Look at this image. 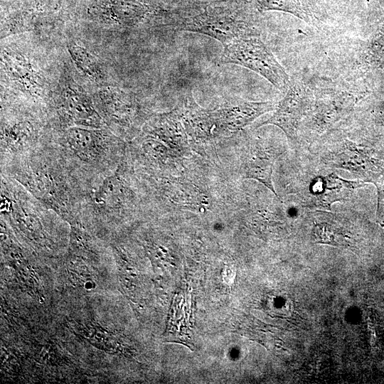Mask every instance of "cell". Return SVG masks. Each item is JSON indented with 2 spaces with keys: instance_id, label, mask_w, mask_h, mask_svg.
<instances>
[{
  "instance_id": "obj_1",
  "label": "cell",
  "mask_w": 384,
  "mask_h": 384,
  "mask_svg": "<svg viewBox=\"0 0 384 384\" xmlns=\"http://www.w3.org/2000/svg\"><path fill=\"white\" fill-rule=\"evenodd\" d=\"M1 174L17 181L69 225L80 223L89 191L46 136L34 149L1 161Z\"/></svg>"
},
{
  "instance_id": "obj_2",
  "label": "cell",
  "mask_w": 384,
  "mask_h": 384,
  "mask_svg": "<svg viewBox=\"0 0 384 384\" xmlns=\"http://www.w3.org/2000/svg\"><path fill=\"white\" fill-rule=\"evenodd\" d=\"M46 137L89 193L115 171L128 145L107 128H48Z\"/></svg>"
},
{
  "instance_id": "obj_3",
  "label": "cell",
  "mask_w": 384,
  "mask_h": 384,
  "mask_svg": "<svg viewBox=\"0 0 384 384\" xmlns=\"http://www.w3.org/2000/svg\"><path fill=\"white\" fill-rule=\"evenodd\" d=\"M134 173L125 155L115 171L89 193L82 205L80 223L87 229L105 230L140 210L141 198Z\"/></svg>"
},
{
  "instance_id": "obj_4",
  "label": "cell",
  "mask_w": 384,
  "mask_h": 384,
  "mask_svg": "<svg viewBox=\"0 0 384 384\" xmlns=\"http://www.w3.org/2000/svg\"><path fill=\"white\" fill-rule=\"evenodd\" d=\"M1 219L36 246L53 248L50 230L63 221L21 184L1 174Z\"/></svg>"
},
{
  "instance_id": "obj_5",
  "label": "cell",
  "mask_w": 384,
  "mask_h": 384,
  "mask_svg": "<svg viewBox=\"0 0 384 384\" xmlns=\"http://www.w3.org/2000/svg\"><path fill=\"white\" fill-rule=\"evenodd\" d=\"M330 169L318 161V169H306V173L303 169L295 170L287 193L294 196L297 205L309 210H331L334 203L349 200L364 184L363 181L344 179Z\"/></svg>"
},
{
  "instance_id": "obj_6",
  "label": "cell",
  "mask_w": 384,
  "mask_h": 384,
  "mask_svg": "<svg viewBox=\"0 0 384 384\" xmlns=\"http://www.w3.org/2000/svg\"><path fill=\"white\" fill-rule=\"evenodd\" d=\"M314 145L312 156L323 166L344 169L364 181L373 182L382 173L370 151L348 137H326Z\"/></svg>"
},
{
  "instance_id": "obj_7",
  "label": "cell",
  "mask_w": 384,
  "mask_h": 384,
  "mask_svg": "<svg viewBox=\"0 0 384 384\" xmlns=\"http://www.w3.org/2000/svg\"><path fill=\"white\" fill-rule=\"evenodd\" d=\"M47 127L107 128L93 100L74 82H64L48 106Z\"/></svg>"
},
{
  "instance_id": "obj_8",
  "label": "cell",
  "mask_w": 384,
  "mask_h": 384,
  "mask_svg": "<svg viewBox=\"0 0 384 384\" xmlns=\"http://www.w3.org/2000/svg\"><path fill=\"white\" fill-rule=\"evenodd\" d=\"M47 130L43 114L10 107L1 113V161L23 155L36 148Z\"/></svg>"
},
{
  "instance_id": "obj_9",
  "label": "cell",
  "mask_w": 384,
  "mask_h": 384,
  "mask_svg": "<svg viewBox=\"0 0 384 384\" xmlns=\"http://www.w3.org/2000/svg\"><path fill=\"white\" fill-rule=\"evenodd\" d=\"M220 62L248 68L282 92H286L291 83L284 68L258 36L242 37L225 46Z\"/></svg>"
},
{
  "instance_id": "obj_10",
  "label": "cell",
  "mask_w": 384,
  "mask_h": 384,
  "mask_svg": "<svg viewBox=\"0 0 384 384\" xmlns=\"http://www.w3.org/2000/svg\"><path fill=\"white\" fill-rule=\"evenodd\" d=\"M171 24L180 31L210 36L223 46L242 37L257 36L248 21L230 7H208L199 14L176 20Z\"/></svg>"
},
{
  "instance_id": "obj_11",
  "label": "cell",
  "mask_w": 384,
  "mask_h": 384,
  "mask_svg": "<svg viewBox=\"0 0 384 384\" xmlns=\"http://www.w3.org/2000/svg\"><path fill=\"white\" fill-rule=\"evenodd\" d=\"M92 100L107 129L124 140L137 132L142 114L134 96L107 87L98 90Z\"/></svg>"
},
{
  "instance_id": "obj_12",
  "label": "cell",
  "mask_w": 384,
  "mask_h": 384,
  "mask_svg": "<svg viewBox=\"0 0 384 384\" xmlns=\"http://www.w3.org/2000/svg\"><path fill=\"white\" fill-rule=\"evenodd\" d=\"M312 101L303 84L291 82L283 99L278 103L272 115L259 125L272 124L281 129L291 146L299 149V131L301 124L310 111Z\"/></svg>"
},
{
  "instance_id": "obj_13",
  "label": "cell",
  "mask_w": 384,
  "mask_h": 384,
  "mask_svg": "<svg viewBox=\"0 0 384 384\" xmlns=\"http://www.w3.org/2000/svg\"><path fill=\"white\" fill-rule=\"evenodd\" d=\"M273 102H254L238 100L210 110L218 136L245 127L260 116L274 110Z\"/></svg>"
},
{
  "instance_id": "obj_14",
  "label": "cell",
  "mask_w": 384,
  "mask_h": 384,
  "mask_svg": "<svg viewBox=\"0 0 384 384\" xmlns=\"http://www.w3.org/2000/svg\"><path fill=\"white\" fill-rule=\"evenodd\" d=\"M4 70L20 92L33 103L44 101L43 78L29 60L16 52L4 51Z\"/></svg>"
},
{
  "instance_id": "obj_15",
  "label": "cell",
  "mask_w": 384,
  "mask_h": 384,
  "mask_svg": "<svg viewBox=\"0 0 384 384\" xmlns=\"http://www.w3.org/2000/svg\"><path fill=\"white\" fill-rule=\"evenodd\" d=\"M307 214L312 219L311 241L353 250L354 240L352 233L341 220V214L322 210H314Z\"/></svg>"
},
{
  "instance_id": "obj_16",
  "label": "cell",
  "mask_w": 384,
  "mask_h": 384,
  "mask_svg": "<svg viewBox=\"0 0 384 384\" xmlns=\"http://www.w3.org/2000/svg\"><path fill=\"white\" fill-rule=\"evenodd\" d=\"M282 151L272 146H267L265 143L259 141L253 142L242 161L241 167L242 177L260 182L277 197L272 176L274 162Z\"/></svg>"
},
{
  "instance_id": "obj_17",
  "label": "cell",
  "mask_w": 384,
  "mask_h": 384,
  "mask_svg": "<svg viewBox=\"0 0 384 384\" xmlns=\"http://www.w3.org/2000/svg\"><path fill=\"white\" fill-rule=\"evenodd\" d=\"M68 49L74 63L84 75L97 82L103 78L100 63L85 48L72 43L68 45Z\"/></svg>"
},
{
  "instance_id": "obj_18",
  "label": "cell",
  "mask_w": 384,
  "mask_h": 384,
  "mask_svg": "<svg viewBox=\"0 0 384 384\" xmlns=\"http://www.w3.org/2000/svg\"><path fill=\"white\" fill-rule=\"evenodd\" d=\"M261 10H277L290 13L307 22L309 14L302 6L299 0H257Z\"/></svg>"
},
{
  "instance_id": "obj_19",
  "label": "cell",
  "mask_w": 384,
  "mask_h": 384,
  "mask_svg": "<svg viewBox=\"0 0 384 384\" xmlns=\"http://www.w3.org/2000/svg\"><path fill=\"white\" fill-rule=\"evenodd\" d=\"M373 183L378 189V208L376 211V222L384 227V172L382 173Z\"/></svg>"
}]
</instances>
